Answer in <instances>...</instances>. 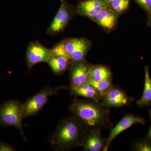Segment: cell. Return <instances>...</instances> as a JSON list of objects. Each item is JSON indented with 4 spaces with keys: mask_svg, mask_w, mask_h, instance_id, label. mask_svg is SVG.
Segmentation results:
<instances>
[{
    "mask_svg": "<svg viewBox=\"0 0 151 151\" xmlns=\"http://www.w3.org/2000/svg\"><path fill=\"white\" fill-rule=\"evenodd\" d=\"M68 109L72 115L81 120L89 129H110L113 127L109 108L102 106L100 102L76 97Z\"/></svg>",
    "mask_w": 151,
    "mask_h": 151,
    "instance_id": "obj_1",
    "label": "cell"
},
{
    "mask_svg": "<svg viewBox=\"0 0 151 151\" xmlns=\"http://www.w3.org/2000/svg\"><path fill=\"white\" fill-rule=\"evenodd\" d=\"M89 129L81 120L71 115L60 122L52 136L50 144L57 150L82 147Z\"/></svg>",
    "mask_w": 151,
    "mask_h": 151,
    "instance_id": "obj_2",
    "label": "cell"
},
{
    "mask_svg": "<svg viewBox=\"0 0 151 151\" xmlns=\"http://www.w3.org/2000/svg\"><path fill=\"white\" fill-rule=\"evenodd\" d=\"M24 118V104L19 101L9 100L0 105V125L17 128L27 142L22 124Z\"/></svg>",
    "mask_w": 151,
    "mask_h": 151,
    "instance_id": "obj_3",
    "label": "cell"
},
{
    "mask_svg": "<svg viewBox=\"0 0 151 151\" xmlns=\"http://www.w3.org/2000/svg\"><path fill=\"white\" fill-rule=\"evenodd\" d=\"M62 89H69V86H60L53 87L47 86L29 99L23 103L24 118L37 115L48 102L50 96L57 94Z\"/></svg>",
    "mask_w": 151,
    "mask_h": 151,
    "instance_id": "obj_4",
    "label": "cell"
},
{
    "mask_svg": "<svg viewBox=\"0 0 151 151\" xmlns=\"http://www.w3.org/2000/svg\"><path fill=\"white\" fill-rule=\"evenodd\" d=\"M61 4L57 13L46 31L50 35L62 32L73 15V8L65 0H60Z\"/></svg>",
    "mask_w": 151,
    "mask_h": 151,
    "instance_id": "obj_5",
    "label": "cell"
},
{
    "mask_svg": "<svg viewBox=\"0 0 151 151\" xmlns=\"http://www.w3.org/2000/svg\"><path fill=\"white\" fill-rule=\"evenodd\" d=\"M51 55V49L44 46L38 41L30 42L26 52L28 68L30 70L37 63H47Z\"/></svg>",
    "mask_w": 151,
    "mask_h": 151,
    "instance_id": "obj_6",
    "label": "cell"
},
{
    "mask_svg": "<svg viewBox=\"0 0 151 151\" xmlns=\"http://www.w3.org/2000/svg\"><path fill=\"white\" fill-rule=\"evenodd\" d=\"M134 99L130 97L123 89L118 86H113L100 103L108 108H122L131 105Z\"/></svg>",
    "mask_w": 151,
    "mask_h": 151,
    "instance_id": "obj_7",
    "label": "cell"
},
{
    "mask_svg": "<svg viewBox=\"0 0 151 151\" xmlns=\"http://www.w3.org/2000/svg\"><path fill=\"white\" fill-rule=\"evenodd\" d=\"M92 65L85 59L71 62L70 67V86L68 89L75 88L89 81V71Z\"/></svg>",
    "mask_w": 151,
    "mask_h": 151,
    "instance_id": "obj_8",
    "label": "cell"
},
{
    "mask_svg": "<svg viewBox=\"0 0 151 151\" xmlns=\"http://www.w3.org/2000/svg\"><path fill=\"white\" fill-rule=\"evenodd\" d=\"M145 120L140 116L132 114H127L115 126L111 128L110 134L107 139L106 145L103 151H107L113 140L119 134L132 127L135 124H144Z\"/></svg>",
    "mask_w": 151,
    "mask_h": 151,
    "instance_id": "obj_9",
    "label": "cell"
},
{
    "mask_svg": "<svg viewBox=\"0 0 151 151\" xmlns=\"http://www.w3.org/2000/svg\"><path fill=\"white\" fill-rule=\"evenodd\" d=\"M100 129L92 128L88 130L83 144L85 151H103L106 145L107 139L103 138Z\"/></svg>",
    "mask_w": 151,
    "mask_h": 151,
    "instance_id": "obj_10",
    "label": "cell"
},
{
    "mask_svg": "<svg viewBox=\"0 0 151 151\" xmlns=\"http://www.w3.org/2000/svg\"><path fill=\"white\" fill-rule=\"evenodd\" d=\"M107 7L108 4L104 0H85L79 3L76 12L92 20L100 11Z\"/></svg>",
    "mask_w": 151,
    "mask_h": 151,
    "instance_id": "obj_11",
    "label": "cell"
},
{
    "mask_svg": "<svg viewBox=\"0 0 151 151\" xmlns=\"http://www.w3.org/2000/svg\"><path fill=\"white\" fill-rule=\"evenodd\" d=\"M119 16L107 7L100 11L92 20L105 29L111 30L117 25Z\"/></svg>",
    "mask_w": 151,
    "mask_h": 151,
    "instance_id": "obj_12",
    "label": "cell"
},
{
    "mask_svg": "<svg viewBox=\"0 0 151 151\" xmlns=\"http://www.w3.org/2000/svg\"><path fill=\"white\" fill-rule=\"evenodd\" d=\"M71 95L91 99L97 102H101L103 97L96 88L88 82L69 89Z\"/></svg>",
    "mask_w": 151,
    "mask_h": 151,
    "instance_id": "obj_13",
    "label": "cell"
},
{
    "mask_svg": "<svg viewBox=\"0 0 151 151\" xmlns=\"http://www.w3.org/2000/svg\"><path fill=\"white\" fill-rule=\"evenodd\" d=\"M47 63L53 73L61 75L70 68L71 62L70 60L66 57L51 53Z\"/></svg>",
    "mask_w": 151,
    "mask_h": 151,
    "instance_id": "obj_14",
    "label": "cell"
},
{
    "mask_svg": "<svg viewBox=\"0 0 151 151\" xmlns=\"http://www.w3.org/2000/svg\"><path fill=\"white\" fill-rule=\"evenodd\" d=\"M78 38L65 39L55 45L51 49V53L66 57L70 56L75 50Z\"/></svg>",
    "mask_w": 151,
    "mask_h": 151,
    "instance_id": "obj_15",
    "label": "cell"
},
{
    "mask_svg": "<svg viewBox=\"0 0 151 151\" xmlns=\"http://www.w3.org/2000/svg\"><path fill=\"white\" fill-rule=\"evenodd\" d=\"M145 80L144 91L142 97L136 102L139 107H145L151 105V79L149 73V67L145 66Z\"/></svg>",
    "mask_w": 151,
    "mask_h": 151,
    "instance_id": "obj_16",
    "label": "cell"
},
{
    "mask_svg": "<svg viewBox=\"0 0 151 151\" xmlns=\"http://www.w3.org/2000/svg\"><path fill=\"white\" fill-rule=\"evenodd\" d=\"M91 43L85 38H78L75 50L70 56L71 62L81 61L85 59L86 54L89 51Z\"/></svg>",
    "mask_w": 151,
    "mask_h": 151,
    "instance_id": "obj_17",
    "label": "cell"
},
{
    "mask_svg": "<svg viewBox=\"0 0 151 151\" xmlns=\"http://www.w3.org/2000/svg\"><path fill=\"white\" fill-rule=\"evenodd\" d=\"M89 80L100 81L112 78V73L105 65H92L89 71Z\"/></svg>",
    "mask_w": 151,
    "mask_h": 151,
    "instance_id": "obj_18",
    "label": "cell"
},
{
    "mask_svg": "<svg viewBox=\"0 0 151 151\" xmlns=\"http://www.w3.org/2000/svg\"><path fill=\"white\" fill-rule=\"evenodd\" d=\"M130 2V0H114L108 3V7L119 15L127 10Z\"/></svg>",
    "mask_w": 151,
    "mask_h": 151,
    "instance_id": "obj_19",
    "label": "cell"
},
{
    "mask_svg": "<svg viewBox=\"0 0 151 151\" xmlns=\"http://www.w3.org/2000/svg\"><path fill=\"white\" fill-rule=\"evenodd\" d=\"M87 82L94 86L99 91L103 98L114 86L112 83V78L100 81L89 80Z\"/></svg>",
    "mask_w": 151,
    "mask_h": 151,
    "instance_id": "obj_20",
    "label": "cell"
},
{
    "mask_svg": "<svg viewBox=\"0 0 151 151\" xmlns=\"http://www.w3.org/2000/svg\"><path fill=\"white\" fill-rule=\"evenodd\" d=\"M132 150L137 151H151V140L147 138L135 142Z\"/></svg>",
    "mask_w": 151,
    "mask_h": 151,
    "instance_id": "obj_21",
    "label": "cell"
},
{
    "mask_svg": "<svg viewBox=\"0 0 151 151\" xmlns=\"http://www.w3.org/2000/svg\"><path fill=\"white\" fill-rule=\"evenodd\" d=\"M144 9L151 12V0H135Z\"/></svg>",
    "mask_w": 151,
    "mask_h": 151,
    "instance_id": "obj_22",
    "label": "cell"
},
{
    "mask_svg": "<svg viewBox=\"0 0 151 151\" xmlns=\"http://www.w3.org/2000/svg\"><path fill=\"white\" fill-rule=\"evenodd\" d=\"M15 149L12 146L5 143H0V151H15Z\"/></svg>",
    "mask_w": 151,
    "mask_h": 151,
    "instance_id": "obj_23",
    "label": "cell"
},
{
    "mask_svg": "<svg viewBox=\"0 0 151 151\" xmlns=\"http://www.w3.org/2000/svg\"><path fill=\"white\" fill-rule=\"evenodd\" d=\"M150 115L151 120V127L150 128V131H149L148 133L147 134L146 138H147V139L151 140V110H150Z\"/></svg>",
    "mask_w": 151,
    "mask_h": 151,
    "instance_id": "obj_24",
    "label": "cell"
},
{
    "mask_svg": "<svg viewBox=\"0 0 151 151\" xmlns=\"http://www.w3.org/2000/svg\"><path fill=\"white\" fill-rule=\"evenodd\" d=\"M104 1H105L107 4H108V3L111 2V1H114V0H104Z\"/></svg>",
    "mask_w": 151,
    "mask_h": 151,
    "instance_id": "obj_25",
    "label": "cell"
},
{
    "mask_svg": "<svg viewBox=\"0 0 151 151\" xmlns=\"http://www.w3.org/2000/svg\"><path fill=\"white\" fill-rule=\"evenodd\" d=\"M150 19H151V12L150 13Z\"/></svg>",
    "mask_w": 151,
    "mask_h": 151,
    "instance_id": "obj_26",
    "label": "cell"
},
{
    "mask_svg": "<svg viewBox=\"0 0 151 151\" xmlns=\"http://www.w3.org/2000/svg\"></svg>",
    "mask_w": 151,
    "mask_h": 151,
    "instance_id": "obj_27",
    "label": "cell"
}]
</instances>
